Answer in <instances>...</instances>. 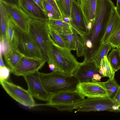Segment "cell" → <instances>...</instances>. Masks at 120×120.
Segmentation results:
<instances>
[{"label":"cell","mask_w":120,"mask_h":120,"mask_svg":"<svg viewBox=\"0 0 120 120\" xmlns=\"http://www.w3.org/2000/svg\"><path fill=\"white\" fill-rule=\"evenodd\" d=\"M48 49L50 64H53L55 67L54 71L70 75L73 74L80 63L71 51L57 45L50 36L48 43Z\"/></svg>","instance_id":"obj_1"},{"label":"cell","mask_w":120,"mask_h":120,"mask_svg":"<svg viewBox=\"0 0 120 120\" xmlns=\"http://www.w3.org/2000/svg\"><path fill=\"white\" fill-rule=\"evenodd\" d=\"M39 73L44 88L50 95L76 90L79 83L78 79L73 75H68L56 71L48 73L39 72Z\"/></svg>","instance_id":"obj_2"},{"label":"cell","mask_w":120,"mask_h":120,"mask_svg":"<svg viewBox=\"0 0 120 120\" xmlns=\"http://www.w3.org/2000/svg\"><path fill=\"white\" fill-rule=\"evenodd\" d=\"M116 104L111 99L107 97L87 98L79 102L71 104L59 105L60 111L89 112L107 111L113 112L112 107Z\"/></svg>","instance_id":"obj_3"},{"label":"cell","mask_w":120,"mask_h":120,"mask_svg":"<svg viewBox=\"0 0 120 120\" xmlns=\"http://www.w3.org/2000/svg\"><path fill=\"white\" fill-rule=\"evenodd\" d=\"M48 21L30 18L28 22V33L40 49L44 59L50 64L48 49V43L50 36Z\"/></svg>","instance_id":"obj_4"},{"label":"cell","mask_w":120,"mask_h":120,"mask_svg":"<svg viewBox=\"0 0 120 120\" xmlns=\"http://www.w3.org/2000/svg\"><path fill=\"white\" fill-rule=\"evenodd\" d=\"M115 6L112 0H96L95 20L90 32V36L94 39L101 38Z\"/></svg>","instance_id":"obj_5"},{"label":"cell","mask_w":120,"mask_h":120,"mask_svg":"<svg viewBox=\"0 0 120 120\" xmlns=\"http://www.w3.org/2000/svg\"><path fill=\"white\" fill-rule=\"evenodd\" d=\"M10 47L15 48L24 56L44 59L40 49L28 33L21 30L16 26L14 39Z\"/></svg>","instance_id":"obj_6"},{"label":"cell","mask_w":120,"mask_h":120,"mask_svg":"<svg viewBox=\"0 0 120 120\" xmlns=\"http://www.w3.org/2000/svg\"><path fill=\"white\" fill-rule=\"evenodd\" d=\"M0 83L7 93L19 103L30 108L36 106L28 90L7 80H0Z\"/></svg>","instance_id":"obj_7"},{"label":"cell","mask_w":120,"mask_h":120,"mask_svg":"<svg viewBox=\"0 0 120 120\" xmlns=\"http://www.w3.org/2000/svg\"><path fill=\"white\" fill-rule=\"evenodd\" d=\"M2 3L9 17L15 25L21 30L28 33V22L30 18L18 4L0 0Z\"/></svg>","instance_id":"obj_8"},{"label":"cell","mask_w":120,"mask_h":120,"mask_svg":"<svg viewBox=\"0 0 120 120\" xmlns=\"http://www.w3.org/2000/svg\"><path fill=\"white\" fill-rule=\"evenodd\" d=\"M73 75L79 83L100 82L102 77L93 61L80 63Z\"/></svg>","instance_id":"obj_9"},{"label":"cell","mask_w":120,"mask_h":120,"mask_svg":"<svg viewBox=\"0 0 120 120\" xmlns=\"http://www.w3.org/2000/svg\"><path fill=\"white\" fill-rule=\"evenodd\" d=\"M46 62L44 59L23 56L11 72L16 76H23L38 71Z\"/></svg>","instance_id":"obj_10"},{"label":"cell","mask_w":120,"mask_h":120,"mask_svg":"<svg viewBox=\"0 0 120 120\" xmlns=\"http://www.w3.org/2000/svg\"><path fill=\"white\" fill-rule=\"evenodd\" d=\"M39 73L37 71L23 77L27 84V90L32 96L37 100L48 101L51 95L44 88Z\"/></svg>","instance_id":"obj_11"},{"label":"cell","mask_w":120,"mask_h":120,"mask_svg":"<svg viewBox=\"0 0 120 120\" xmlns=\"http://www.w3.org/2000/svg\"><path fill=\"white\" fill-rule=\"evenodd\" d=\"M85 99L77 90L63 91L51 95L47 103L44 105L68 104L75 103Z\"/></svg>","instance_id":"obj_12"},{"label":"cell","mask_w":120,"mask_h":120,"mask_svg":"<svg viewBox=\"0 0 120 120\" xmlns=\"http://www.w3.org/2000/svg\"><path fill=\"white\" fill-rule=\"evenodd\" d=\"M70 18L71 27L84 36L87 34L84 16L79 3L76 0H72Z\"/></svg>","instance_id":"obj_13"},{"label":"cell","mask_w":120,"mask_h":120,"mask_svg":"<svg viewBox=\"0 0 120 120\" xmlns=\"http://www.w3.org/2000/svg\"><path fill=\"white\" fill-rule=\"evenodd\" d=\"M76 90L87 98H109L106 90L100 82L79 83Z\"/></svg>","instance_id":"obj_14"},{"label":"cell","mask_w":120,"mask_h":120,"mask_svg":"<svg viewBox=\"0 0 120 120\" xmlns=\"http://www.w3.org/2000/svg\"><path fill=\"white\" fill-rule=\"evenodd\" d=\"M18 5L30 18L48 21L45 12L33 0H18Z\"/></svg>","instance_id":"obj_15"},{"label":"cell","mask_w":120,"mask_h":120,"mask_svg":"<svg viewBox=\"0 0 120 120\" xmlns=\"http://www.w3.org/2000/svg\"><path fill=\"white\" fill-rule=\"evenodd\" d=\"M79 3L85 19L86 28L89 24H91L93 26L95 20L96 0H80Z\"/></svg>","instance_id":"obj_16"},{"label":"cell","mask_w":120,"mask_h":120,"mask_svg":"<svg viewBox=\"0 0 120 120\" xmlns=\"http://www.w3.org/2000/svg\"><path fill=\"white\" fill-rule=\"evenodd\" d=\"M120 20V15L115 6L103 30L100 40V44L105 43L111 30Z\"/></svg>","instance_id":"obj_17"},{"label":"cell","mask_w":120,"mask_h":120,"mask_svg":"<svg viewBox=\"0 0 120 120\" xmlns=\"http://www.w3.org/2000/svg\"><path fill=\"white\" fill-rule=\"evenodd\" d=\"M4 55L6 63L11 70L15 67L24 56L15 49L11 47Z\"/></svg>","instance_id":"obj_18"},{"label":"cell","mask_w":120,"mask_h":120,"mask_svg":"<svg viewBox=\"0 0 120 120\" xmlns=\"http://www.w3.org/2000/svg\"><path fill=\"white\" fill-rule=\"evenodd\" d=\"M0 40L8 42L7 37L8 23L9 16L2 3L0 1Z\"/></svg>","instance_id":"obj_19"},{"label":"cell","mask_w":120,"mask_h":120,"mask_svg":"<svg viewBox=\"0 0 120 120\" xmlns=\"http://www.w3.org/2000/svg\"><path fill=\"white\" fill-rule=\"evenodd\" d=\"M112 47L108 42L101 44L95 52L93 60L97 67L99 69L101 61L104 56H107Z\"/></svg>","instance_id":"obj_20"},{"label":"cell","mask_w":120,"mask_h":120,"mask_svg":"<svg viewBox=\"0 0 120 120\" xmlns=\"http://www.w3.org/2000/svg\"><path fill=\"white\" fill-rule=\"evenodd\" d=\"M71 28L75 39L76 55L78 57L84 56L85 45L84 36L71 27Z\"/></svg>","instance_id":"obj_21"},{"label":"cell","mask_w":120,"mask_h":120,"mask_svg":"<svg viewBox=\"0 0 120 120\" xmlns=\"http://www.w3.org/2000/svg\"><path fill=\"white\" fill-rule=\"evenodd\" d=\"M106 42L109 43L113 49L117 48L120 45V20L111 30Z\"/></svg>","instance_id":"obj_22"},{"label":"cell","mask_w":120,"mask_h":120,"mask_svg":"<svg viewBox=\"0 0 120 120\" xmlns=\"http://www.w3.org/2000/svg\"><path fill=\"white\" fill-rule=\"evenodd\" d=\"M99 72L102 77L114 78L115 73L106 56H104L101 61Z\"/></svg>","instance_id":"obj_23"},{"label":"cell","mask_w":120,"mask_h":120,"mask_svg":"<svg viewBox=\"0 0 120 120\" xmlns=\"http://www.w3.org/2000/svg\"><path fill=\"white\" fill-rule=\"evenodd\" d=\"M100 82L107 92L109 98L111 99L115 96L120 88L114 78H109L106 82Z\"/></svg>","instance_id":"obj_24"},{"label":"cell","mask_w":120,"mask_h":120,"mask_svg":"<svg viewBox=\"0 0 120 120\" xmlns=\"http://www.w3.org/2000/svg\"><path fill=\"white\" fill-rule=\"evenodd\" d=\"M107 57L115 73L120 69V56L117 48L113 49Z\"/></svg>","instance_id":"obj_25"},{"label":"cell","mask_w":120,"mask_h":120,"mask_svg":"<svg viewBox=\"0 0 120 120\" xmlns=\"http://www.w3.org/2000/svg\"><path fill=\"white\" fill-rule=\"evenodd\" d=\"M62 18H70L72 0H58L56 1Z\"/></svg>","instance_id":"obj_26"},{"label":"cell","mask_w":120,"mask_h":120,"mask_svg":"<svg viewBox=\"0 0 120 120\" xmlns=\"http://www.w3.org/2000/svg\"><path fill=\"white\" fill-rule=\"evenodd\" d=\"M44 10L47 14L49 19H61L62 16L46 0H44L43 3Z\"/></svg>","instance_id":"obj_27"},{"label":"cell","mask_w":120,"mask_h":120,"mask_svg":"<svg viewBox=\"0 0 120 120\" xmlns=\"http://www.w3.org/2000/svg\"><path fill=\"white\" fill-rule=\"evenodd\" d=\"M47 25L49 34L53 41L59 47L66 49L64 41L60 35L49 26L48 22Z\"/></svg>","instance_id":"obj_28"},{"label":"cell","mask_w":120,"mask_h":120,"mask_svg":"<svg viewBox=\"0 0 120 120\" xmlns=\"http://www.w3.org/2000/svg\"><path fill=\"white\" fill-rule=\"evenodd\" d=\"M60 35L64 41L67 49L70 51L75 50V41L73 33L66 35Z\"/></svg>","instance_id":"obj_29"},{"label":"cell","mask_w":120,"mask_h":120,"mask_svg":"<svg viewBox=\"0 0 120 120\" xmlns=\"http://www.w3.org/2000/svg\"><path fill=\"white\" fill-rule=\"evenodd\" d=\"M15 25L9 17L8 19L7 31V39L10 46L14 39L15 32Z\"/></svg>","instance_id":"obj_30"},{"label":"cell","mask_w":120,"mask_h":120,"mask_svg":"<svg viewBox=\"0 0 120 120\" xmlns=\"http://www.w3.org/2000/svg\"><path fill=\"white\" fill-rule=\"evenodd\" d=\"M49 26L60 35H66L73 33L71 28L58 26L48 23Z\"/></svg>","instance_id":"obj_31"},{"label":"cell","mask_w":120,"mask_h":120,"mask_svg":"<svg viewBox=\"0 0 120 120\" xmlns=\"http://www.w3.org/2000/svg\"><path fill=\"white\" fill-rule=\"evenodd\" d=\"M48 23L58 26L63 27L69 29L71 28L70 24L64 22L62 19H50L48 21Z\"/></svg>","instance_id":"obj_32"},{"label":"cell","mask_w":120,"mask_h":120,"mask_svg":"<svg viewBox=\"0 0 120 120\" xmlns=\"http://www.w3.org/2000/svg\"><path fill=\"white\" fill-rule=\"evenodd\" d=\"M11 71L10 68L5 66L0 67V80H7L10 77Z\"/></svg>","instance_id":"obj_33"},{"label":"cell","mask_w":120,"mask_h":120,"mask_svg":"<svg viewBox=\"0 0 120 120\" xmlns=\"http://www.w3.org/2000/svg\"><path fill=\"white\" fill-rule=\"evenodd\" d=\"M112 99L116 105H120V88L118 90L115 96Z\"/></svg>","instance_id":"obj_34"},{"label":"cell","mask_w":120,"mask_h":120,"mask_svg":"<svg viewBox=\"0 0 120 120\" xmlns=\"http://www.w3.org/2000/svg\"><path fill=\"white\" fill-rule=\"evenodd\" d=\"M46 0L53 7L58 13L62 17L60 11L55 0Z\"/></svg>","instance_id":"obj_35"},{"label":"cell","mask_w":120,"mask_h":120,"mask_svg":"<svg viewBox=\"0 0 120 120\" xmlns=\"http://www.w3.org/2000/svg\"><path fill=\"white\" fill-rule=\"evenodd\" d=\"M44 11L43 3L44 0H33Z\"/></svg>","instance_id":"obj_36"},{"label":"cell","mask_w":120,"mask_h":120,"mask_svg":"<svg viewBox=\"0 0 120 120\" xmlns=\"http://www.w3.org/2000/svg\"><path fill=\"white\" fill-rule=\"evenodd\" d=\"M6 2L15 4H18V0H0Z\"/></svg>","instance_id":"obj_37"},{"label":"cell","mask_w":120,"mask_h":120,"mask_svg":"<svg viewBox=\"0 0 120 120\" xmlns=\"http://www.w3.org/2000/svg\"><path fill=\"white\" fill-rule=\"evenodd\" d=\"M61 19L64 22L70 25V18L68 17H63Z\"/></svg>","instance_id":"obj_38"},{"label":"cell","mask_w":120,"mask_h":120,"mask_svg":"<svg viewBox=\"0 0 120 120\" xmlns=\"http://www.w3.org/2000/svg\"><path fill=\"white\" fill-rule=\"evenodd\" d=\"M2 54L0 52V67H3L5 66V65L4 63L2 56Z\"/></svg>","instance_id":"obj_39"},{"label":"cell","mask_w":120,"mask_h":120,"mask_svg":"<svg viewBox=\"0 0 120 120\" xmlns=\"http://www.w3.org/2000/svg\"><path fill=\"white\" fill-rule=\"evenodd\" d=\"M49 67L50 70L53 71L54 70L55 67L53 64L51 63L49 64Z\"/></svg>","instance_id":"obj_40"},{"label":"cell","mask_w":120,"mask_h":120,"mask_svg":"<svg viewBox=\"0 0 120 120\" xmlns=\"http://www.w3.org/2000/svg\"><path fill=\"white\" fill-rule=\"evenodd\" d=\"M116 7L117 9L120 8V0H117Z\"/></svg>","instance_id":"obj_41"},{"label":"cell","mask_w":120,"mask_h":120,"mask_svg":"<svg viewBox=\"0 0 120 120\" xmlns=\"http://www.w3.org/2000/svg\"><path fill=\"white\" fill-rule=\"evenodd\" d=\"M117 48L118 49L120 55V45Z\"/></svg>","instance_id":"obj_42"},{"label":"cell","mask_w":120,"mask_h":120,"mask_svg":"<svg viewBox=\"0 0 120 120\" xmlns=\"http://www.w3.org/2000/svg\"><path fill=\"white\" fill-rule=\"evenodd\" d=\"M117 10L119 13L120 15V8L118 9H117Z\"/></svg>","instance_id":"obj_43"},{"label":"cell","mask_w":120,"mask_h":120,"mask_svg":"<svg viewBox=\"0 0 120 120\" xmlns=\"http://www.w3.org/2000/svg\"><path fill=\"white\" fill-rule=\"evenodd\" d=\"M120 105V107H119V111H118V112H120V105Z\"/></svg>","instance_id":"obj_44"},{"label":"cell","mask_w":120,"mask_h":120,"mask_svg":"<svg viewBox=\"0 0 120 120\" xmlns=\"http://www.w3.org/2000/svg\"><path fill=\"white\" fill-rule=\"evenodd\" d=\"M77 1L79 2V1H80V0H76Z\"/></svg>","instance_id":"obj_45"},{"label":"cell","mask_w":120,"mask_h":120,"mask_svg":"<svg viewBox=\"0 0 120 120\" xmlns=\"http://www.w3.org/2000/svg\"><path fill=\"white\" fill-rule=\"evenodd\" d=\"M58 0H55V1L56 2V1H57Z\"/></svg>","instance_id":"obj_46"}]
</instances>
